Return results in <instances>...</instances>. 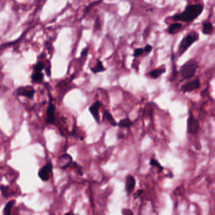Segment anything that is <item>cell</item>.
Listing matches in <instances>:
<instances>
[{
  "label": "cell",
  "mask_w": 215,
  "mask_h": 215,
  "mask_svg": "<svg viewBox=\"0 0 215 215\" xmlns=\"http://www.w3.org/2000/svg\"><path fill=\"white\" fill-rule=\"evenodd\" d=\"M202 10H203V4L202 3L189 4V5L186 6L183 12L176 13V14L172 16V19L174 21H181V22H185V23H191L202 13Z\"/></svg>",
  "instance_id": "cell-1"
},
{
  "label": "cell",
  "mask_w": 215,
  "mask_h": 215,
  "mask_svg": "<svg viewBox=\"0 0 215 215\" xmlns=\"http://www.w3.org/2000/svg\"><path fill=\"white\" fill-rule=\"evenodd\" d=\"M198 68V63L195 59H191L186 61L181 66L179 70V75L181 76V80H187L194 76L196 71Z\"/></svg>",
  "instance_id": "cell-2"
},
{
  "label": "cell",
  "mask_w": 215,
  "mask_h": 215,
  "mask_svg": "<svg viewBox=\"0 0 215 215\" xmlns=\"http://www.w3.org/2000/svg\"><path fill=\"white\" fill-rule=\"evenodd\" d=\"M199 38V35L197 32H191V34H186L183 39H181L178 46L179 55H183L184 52L191 46L194 42H196Z\"/></svg>",
  "instance_id": "cell-3"
},
{
  "label": "cell",
  "mask_w": 215,
  "mask_h": 215,
  "mask_svg": "<svg viewBox=\"0 0 215 215\" xmlns=\"http://www.w3.org/2000/svg\"><path fill=\"white\" fill-rule=\"evenodd\" d=\"M199 122L195 118L191 111H189L187 118V132L191 134H196L199 130Z\"/></svg>",
  "instance_id": "cell-4"
},
{
  "label": "cell",
  "mask_w": 215,
  "mask_h": 215,
  "mask_svg": "<svg viewBox=\"0 0 215 215\" xmlns=\"http://www.w3.org/2000/svg\"><path fill=\"white\" fill-rule=\"evenodd\" d=\"M53 165L51 162H47L44 166H42L39 169L38 172V176L43 181H47L50 179V176L52 175Z\"/></svg>",
  "instance_id": "cell-5"
},
{
  "label": "cell",
  "mask_w": 215,
  "mask_h": 215,
  "mask_svg": "<svg viewBox=\"0 0 215 215\" xmlns=\"http://www.w3.org/2000/svg\"><path fill=\"white\" fill-rule=\"evenodd\" d=\"M15 93L18 97H24L29 99H33L34 93H35V90L31 86H24V87H18L16 89Z\"/></svg>",
  "instance_id": "cell-6"
},
{
  "label": "cell",
  "mask_w": 215,
  "mask_h": 215,
  "mask_svg": "<svg viewBox=\"0 0 215 215\" xmlns=\"http://www.w3.org/2000/svg\"><path fill=\"white\" fill-rule=\"evenodd\" d=\"M45 122L48 124H56V118H55V106L54 103L50 102L47 107L46 110V119Z\"/></svg>",
  "instance_id": "cell-7"
},
{
  "label": "cell",
  "mask_w": 215,
  "mask_h": 215,
  "mask_svg": "<svg viewBox=\"0 0 215 215\" xmlns=\"http://www.w3.org/2000/svg\"><path fill=\"white\" fill-rule=\"evenodd\" d=\"M201 86V81L199 78H196L195 80H192L191 81H187L186 83L182 85L181 87V90L183 92H188L194 91L196 89H198Z\"/></svg>",
  "instance_id": "cell-8"
},
{
  "label": "cell",
  "mask_w": 215,
  "mask_h": 215,
  "mask_svg": "<svg viewBox=\"0 0 215 215\" xmlns=\"http://www.w3.org/2000/svg\"><path fill=\"white\" fill-rule=\"evenodd\" d=\"M71 163H72V157L66 153L61 155L58 160V165H59L60 169H62V170H65L66 168L68 167Z\"/></svg>",
  "instance_id": "cell-9"
},
{
  "label": "cell",
  "mask_w": 215,
  "mask_h": 215,
  "mask_svg": "<svg viewBox=\"0 0 215 215\" xmlns=\"http://www.w3.org/2000/svg\"><path fill=\"white\" fill-rule=\"evenodd\" d=\"M101 107V102L100 101H96L93 102L89 107V112L92 115V117L95 118L97 123H100V117H99V108Z\"/></svg>",
  "instance_id": "cell-10"
},
{
  "label": "cell",
  "mask_w": 215,
  "mask_h": 215,
  "mask_svg": "<svg viewBox=\"0 0 215 215\" xmlns=\"http://www.w3.org/2000/svg\"><path fill=\"white\" fill-rule=\"evenodd\" d=\"M135 186V179L133 176H128L125 181V190L127 194H131Z\"/></svg>",
  "instance_id": "cell-11"
},
{
  "label": "cell",
  "mask_w": 215,
  "mask_h": 215,
  "mask_svg": "<svg viewBox=\"0 0 215 215\" xmlns=\"http://www.w3.org/2000/svg\"><path fill=\"white\" fill-rule=\"evenodd\" d=\"M165 72V66L163 65V66H160V67H158V68L156 69H154V70H152L151 71H149V73H148V75H149V76H150L151 78L153 79H156L158 78V77H160L162 74H164Z\"/></svg>",
  "instance_id": "cell-12"
},
{
  "label": "cell",
  "mask_w": 215,
  "mask_h": 215,
  "mask_svg": "<svg viewBox=\"0 0 215 215\" xmlns=\"http://www.w3.org/2000/svg\"><path fill=\"white\" fill-rule=\"evenodd\" d=\"M181 28H182V24L181 23H180V22H175L173 24L169 25V27H168V32H169V34H172L178 31V30H180Z\"/></svg>",
  "instance_id": "cell-13"
},
{
  "label": "cell",
  "mask_w": 215,
  "mask_h": 215,
  "mask_svg": "<svg viewBox=\"0 0 215 215\" xmlns=\"http://www.w3.org/2000/svg\"><path fill=\"white\" fill-rule=\"evenodd\" d=\"M213 31V25L210 22H204L202 24V34H211Z\"/></svg>",
  "instance_id": "cell-14"
},
{
  "label": "cell",
  "mask_w": 215,
  "mask_h": 215,
  "mask_svg": "<svg viewBox=\"0 0 215 215\" xmlns=\"http://www.w3.org/2000/svg\"><path fill=\"white\" fill-rule=\"evenodd\" d=\"M32 82L34 83H41L44 80V74L42 72H33L31 75Z\"/></svg>",
  "instance_id": "cell-15"
},
{
  "label": "cell",
  "mask_w": 215,
  "mask_h": 215,
  "mask_svg": "<svg viewBox=\"0 0 215 215\" xmlns=\"http://www.w3.org/2000/svg\"><path fill=\"white\" fill-rule=\"evenodd\" d=\"M91 71H92L94 74H96V73H98V72L104 71L105 67L103 66V64H102V62L101 61V60H97V63H96V65H95V66H93V67L91 68Z\"/></svg>",
  "instance_id": "cell-16"
},
{
  "label": "cell",
  "mask_w": 215,
  "mask_h": 215,
  "mask_svg": "<svg viewBox=\"0 0 215 215\" xmlns=\"http://www.w3.org/2000/svg\"><path fill=\"white\" fill-rule=\"evenodd\" d=\"M132 125H133V122L129 119V118L121 119L119 123H118V126L119 128H130Z\"/></svg>",
  "instance_id": "cell-17"
},
{
  "label": "cell",
  "mask_w": 215,
  "mask_h": 215,
  "mask_svg": "<svg viewBox=\"0 0 215 215\" xmlns=\"http://www.w3.org/2000/svg\"><path fill=\"white\" fill-rule=\"evenodd\" d=\"M103 116H104V118L107 119L109 123H111V125L112 126H117L118 125V123H116L115 122V119L113 118V115L111 114L108 111H107V110H105L104 112H103Z\"/></svg>",
  "instance_id": "cell-18"
},
{
  "label": "cell",
  "mask_w": 215,
  "mask_h": 215,
  "mask_svg": "<svg viewBox=\"0 0 215 215\" xmlns=\"http://www.w3.org/2000/svg\"><path fill=\"white\" fill-rule=\"evenodd\" d=\"M14 203H15V201H14V200H11V201H9V202L5 205V207H4V209H3V214L10 215L11 211H12V208H13Z\"/></svg>",
  "instance_id": "cell-19"
},
{
  "label": "cell",
  "mask_w": 215,
  "mask_h": 215,
  "mask_svg": "<svg viewBox=\"0 0 215 215\" xmlns=\"http://www.w3.org/2000/svg\"><path fill=\"white\" fill-rule=\"evenodd\" d=\"M45 68V63L43 61H38L33 66V70L34 72H42V71Z\"/></svg>",
  "instance_id": "cell-20"
},
{
  "label": "cell",
  "mask_w": 215,
  "mask_h": 215,
  "mask_svg": "<svg viewBox=\"0 0 215 215\" xmlns=\"http://www.w3.org/2000/svg\"><path fill=\"white\" fill-rule=\"evenodd\" d=\"M149 165H151V166L157 167L160 170H163V166L160 165L157 160H155V158H151V159L149 160Z\"/></svg>",
  "instance_id": "cell-21"
},
{
  "label": "cell",
  "mask_w": 215,
  "mask_h": 215,
  "mask_svg": "<svg viewBox=\"0 0 215 215\" xmlns=\"http://www.w3.org/2000/svg\"><path fill=\"white\" fill-rule=\"evenodd\" d=\"M0 191H1V193H2V195H3V197H8V195H9V192H8V191H9V188H8V186L2 185V186H0Z\"/></svg>",
  "instance_id": "cell-22"
},
{
  "label": "cell",
  "mask_w": 215,
  "mask_h": 215,
  "mask_svg": "<svg viewBox=\"0 0 215 215\" xmlns=\"http://www.w3.org/2000/svg\"><path fill=\"white\" fill-rule=\"evenodd\" d=\"M72 164H73L74 167L76 169V171H77V173H78L80 176H81V175L83 174V172H82V170H81V166H80V165H79L77 163L75 162V161H72Z\"/></svg>",
  "instance_id": "cell-23"
},
{
  "label": "cell",
  "mask_w": 215,
  "mask_h": 215,
  "mask_svg": "<svg viewBox=\"0 0 215 215\" xmlns=\"http://www.w3.org/2000/svg\"><path fill=\"white\" fill-rule=\"evenodd\" d=\"M144 53V50L141 48H137L135 49L134 51V57H138V56H140Z\"/></svg>",
  "instance_id": "cell-24"
},
{
  "label": "cell",
  "mask_w": 215,
  "mask_h": 215,
  "mask_svg": "<svg viewBox=\"0 0 215 215\" xmlns=\"http://www.w3.org/2000/svg\"><path fill=\"white\" fill-rule=\"evenodd\" d=\"M88 50H89V48L87 47H85L83 49V50H81V57H86L87 55V53H88Z\"/></svg>",
  "instance_id": "cell-25"
},
{
  "label": "cell",
  "mask_w": 215,
  "mask_h": 215,
  "mask_svg": "<svg viewBox=\"0 0 215 215\" xmlns=\"http://www.w3.org/2000/svg\"><path fill=\"white\" fill-rule=\"evenodd\" d=\"M122 213H123V215H133V212L128 208H123L122 210Z\"/></svg>",
  "instance_id": "cell-26"
},
{
  "label": "cell",
  "mask_w": 215,
  "mask_h": 215,
  "mask_svg": "<svg viewBox=\"0 0 215 215\" xmlns=\"http://www.w3.org/2000/svg\"><path fill=\"white\" fill-rule=\"evenodd\" d=\"M143 50H144V52L145 53H149L152 50V46L150 45H146L144 46V49H143Z\"/></svg>",
  "instance_id": "cell-27"
},
{
  "label": "cell",
  "mask_w": 215,
  "mask_h": 215,
  "mask_svg": "<svg viewBox=\"0 0 215 215\" xmlns=\"http://www.w3.org/2000/svg\"><path fill=\"white\" fill-rule=\"evenodd\" d=\"M142 192H143V191H142V190H138V191H137L136 193H135V194L134 195V198H137V197H139V195L141 194Z\"/></svg>",
  "instance_id": "cell-28"
},
{
  "label": "cell",
  "mask_w": 215,
  "mask_h": 215,
  "mask_svg": "<svg viewBox=\"0 0 215 215\" xmlns=\"http://www.w3.org/2000/svg\"><path fill=\"white\" fill-rule=\"evenodd\" d=\"M45 72H46V75H47L48 76H50V66H49L47 67V68H45Z\"/></svg>",
  "instance_id": "cell-29"
},
{
  "label": "cell",
  "mask_w": 215,
  "mask_h": 215,
  "mask_svg": "<svg viewBox=\"0 0 215 215\" xmlns=\"http://www.w3.org/2000/svg\"><path fill=\"white\" fill-rule=\"evenodd\" d=\"M123 136H124V135H123V133H118V139H123Z\"/></svg>",
  "instance_id": "cell-30"
},
{
  "label": "cell",
  "mask_w": 215,
  "mask_h": 215,
  "mask_svg": "<svg viewBox=\"0 0 215 215\" xmlns=\"http://www.w3.org/2000/svg\"><path fill=\"white\" fill-rule=\"evenodd\" d=\"M64 215H75V214H73L72 212H67V213H65Z\"/></svg>",
  "instance_id": "cell-31"
}]
</instances>
